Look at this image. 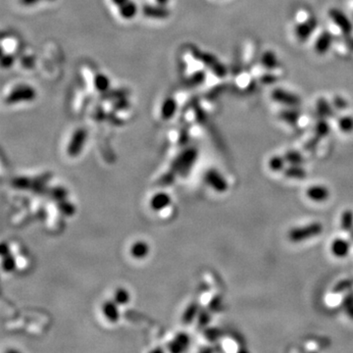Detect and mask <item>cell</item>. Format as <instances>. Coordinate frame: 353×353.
<instances>
[{"instance_id":"1","label":"cell","mask_w":353,"mask_h":353,"mask_svg":"<svg viewBox=\"0 0 353 353\" xmlns=\"http://www.w3.org/2000/svg\"><path fill=\"white\" fill-rule=\"evenodd\" d=\"M316 29V19L312 12L306 7L296 9L291 20V33L295 40L300 43L310 40Z\"/></svg>"},{"instance_id":"2","label":"cell","mask_w":353,"mask_h":353,"mask_svg":"<svg viewBox=\"0 0 353 353\" xmlns=\"http://www.w3.org/2000/svg\"><path fill=\"white\" fill-rule=\"evenodd\" d=\"M198 158V150L194 147L187 148L177 155L176 159L173 161L171 166V171L176 176H185L190 174V171L194 167L195 162Z\"/></svg>"},{"instance_id":"3","label":"cell","mask_w":353,"mask_h":353,"mask_svg":"<svg viewBox=\"0 0 353 353\" xmlns=\"http://www.w3.org/2000/svg\"><path fill=\"white\" fill-rule=\"evenodd\" d=\"M37 91L31 85L21 84L12 88L6 95L4 101L7 105H15L21 103H29L35 100Z\"/></svg>"},{"instance_id":"4","label":"cell","mask_w":353,"mask_h":353,"mask_svg":"<svg viewBox=\"0 0 353 353\" xmlns=\"http://www.w3.org/2000/svg\"><path fill=\"white\" fill-rule=\"evenodd\" d=\"M328 24H329V32L331 35L346 36L353 30V25L349 22L347 17L339 11L330 10L328 13Z\"/></svg>"},{"instance_id":"5","label":"cell","mask_w":353,"mask_h":353,"mask_svg":"<svg viewBox=\"0 0 353 353\" xmlns=\"http://www.w3.org/2000/svg\"><path fill=\"white\" fill-rule=\"evenodd\" d=\"M323 230L324 228L321 223L314 222L303 227L291 229L287 234V238L291 243H301L318 237L323 233Z\"/></svg>"},{"instance_id":"6","label":"cell","mask_w":353,"mask_h":353,"mask_svg":"<svg viewBox=\"0 0 353 353\" xmlns=\"http://www.w3.org/2000/svg\"><path fill=\"white\" fill-rule=\"evenodd\" d=\"M87 140H88V132L84 128L77 129L73 133L69 141V143L67 145L68 156L72 158H76L80 156L85 148Z\"/></svg>"},{"instance_id":"7","label":"cell","mask_w":353,"mask_h":353,"mask_svg":"<svg viewBox=\"0 0 353 353\" xmlns=\"http://www.w3.org/2000/svg\"><path fill=\"white\" fill-rule=\"evenodd\" d=\"M204 181L210 188L219 193H224L229 189V183L226 177L214 168L208 169L205 172Z\"/></svg>"},{"instance_id":"8","label":"cell","mask_w":353,"mask_h":353,"mask_svg":"<svg viewBox=\"0 0 353 353\" xmlns=\"http://www.w3.org/2000/svg\"><path fill=\"white\" fill-rule=\"evenodd\" d=\"M312 36H313V39H310V40L313 43V49L316 53L325 54L331 48L333 35L329 32V30L318 31L316 29V31Z\"/></svg>"},{"instance_id":"9","label":"cell","mask_w":353,"mask_h":353,"mask_svg":"<svg viewBox=\"0 0 353 353\" xmlns=\"http://www.w3.org/2000/svg\"><path fill=\"white\" fill-rule=\"evenodd\" d=\"M142 14L152 20H165L168 19L171 15V11L168 6H163L159 4H145L142 7Z\"/></svg>"},{"instance_id":"10","label":"cell","mask_w":353,"mask_h":353,"mask_svg":"<svg viewBox=\"0 0 353 353\" xmlns=\"http://www.w3.org/2000/svg\"><path fill=\"white\" fill-rule=\"evenodd\" d=\"M171 196L165 191H158L150 198L149 205L153 211L160 212L166 209L171 204Z\"/></svg>"},{"instance_id":"11","label":"cell","mask_w":353,"mask_h":353,"mask_svg":"<svg viewBox=\"0 0 353 353\" xmlns=\"http://www.w3.org/2000/svg\"><path fill=\"white\" fill-rule=\"evenodd\" d=\"M101 311L105 319L110 323H117L120 320L121 314L119 305L114 300H106L102 304Z\"/></svg>"},{"instance_id":"12","label":"cell","mask_w":353,"mask_h":353,"mask_svg":"<svg viewBox=\"0 0 353 353\" xmlns=\"http://www.w3.org/2000/svg\"><path fill=\"white\" fill-rule=\"evenodd\" d=\"M307 197L314 202H324L329 199L330 191L325 185H311L306 190Z\"/></svg>"},{"instance_id":"13","label":"cell","mask_w":353,"mask_h":353,"mask_svg":"<svg viewBox=\"0 0 353 353\" xmlns=\"http://www.w3.org/2000/svg\"><path fill=\"white\" fill-rule=\"evenodd\" d=\"M351 244L349 241L338 238L335 239L331 245V252L337 258H345L350 254Z\"/></svg>"},{"instance_id":"14","label":"cell","mask_w":353,"mask_h":353,"mask_svg":"<svg viewBox=\"0 0 353 353\" xmlns=\"http://www.w3.org/2000/svg\"><path fill=\"white\" fill-rule=\"evenodd\" d=\"M117 10H118V13H119L120 17L123 20L131 21V20L136 18V16L138 15L140 9H139V6H138L136 1L129 0L125 4H123L122 6L117 8Z\"/></svg>"},{"instance_id":"15","label":"cell","mask_w":353,"mask_h":353,"mask_svg":"<svg viewBox=\"0 0 353 353\" xmlns=\"http://www.w3.org/2000/svg\"><path fill=\"white\" fill-rule=\"evenodd\" d=\"M150 251V247L144 241H137L130 247V254L133 258L141 260L145 258Z\"/></svg>"},{"instance_id":"16","label":"cell","mask_w":353,"mask_h":353,"mask_svg":"<svg viewBox=\"0 0 353 353\" xmlns=\"http://www.w3.org/2000/svg\"><path fill=\"white\" fill-rule=\"evenodd\" d=\"M190 344V337L186 333H178L174 340L170 343L169 349L172 353L184 352Z\"/></svg>"},{"instance_id":"17","label":"cell","mask_w":353,"mask_h":353,"mask_svg":"<svg viewBox=\"0 0 353 353\" xmlns=\"http://www.w3.org/2000/svg\"><path fill=\"white\" fill-rule=\"evenodd\" d=\"M199 311H200V308H199L198 303H195V302L190 303L183 311V314L181 316L182 323L185 325H190L191 323H193V321L195 319H197Z\"/></svg>"},{"instance_id":"18","label":"cell","mask_w":353,"mask_h":353,"mask_svg":"<svg viewBox=\"0 0 353 353\" xmlns=\"http://www.w3.org/2000/svg\"><path fill=\"white\" fill-rule=\"evenodd\" d=\"M176 112V102L174 98H167L161 107V116L163 120H170Z\"/></svg>"},{"instance_id":"19","label":"cell","mask_w":353,"mask_h":353,"mask_svg":"<svg viewBox=\"0 0 353 353\" xmlns=\"http://www.w3.org/2000/svg\"><path fill=\"white\" fill-rule=\"evenodd\" d=\"M283 175L288 178L302 179L307 176V173L300 165H289L283 170Z\"/></svg>"},{"instance_id":"20","label":"cell","mask_w":353,"mask_h":353,"mask_svg":"<svg viewBox=\"0 0 353 353\" xmlns=\"http://www.w3.org/2000/svg\"><path fill=\"white\" fill-rule=\"evenodd\" d=\"M113 300L119 305V306H123L126 305L130 302L131 300V294L130 292L124 288V287H118L113 295Z\"/></svg>"},{"instance_id":"21","label":"cell","mask_w":353,"mask_h":353,"mask_svg":"<svg viewBox=\"0 0 353 353\" xmlns=\"http://www.w3.org/2000/svg\"><path fill=\"white\" fill-rule=\"evenodd\" d=\"M341 228L344 232H352L353 230V211L347 209L343 212L341 217Z\"/></svg>"},{"instance_id":"22","label":"cell","mask_w":353,"mask_h":353,"mask_svg":"<svg viewBox=\"0 0 353 353\" xmlns=\"http://www.w3.org/2000/svg\"><path fill=\"white\" fill-rule=\"evenodd\" d=\"M353 288V278H348L340 281L333 287L334 293H344L349 292Z\"/></svg>"},{"instance_id":"23","label":"cell","mask_w":353,"mask_h":353,"mask_svg":"<svg viewBox=\"0 0 353 353\" xmlns=\"http://www.w3.org/2000/svg\"><path fill=\"white\" fill-rule=\"evenodd\" d=\"M94 86H95V88L98 91L105 92L110 88L111 81L106 75L97 74L96 77L94 78Z\"/></svg>"},{"instance_id":"24","label":"cell","mask_w":353,"mask_h":353,"mask_svg":"<svg viewBox=\"0 0 353 353\" xmlns=\"http://www.w3.org/2000/svg\"><path fill=\"white\" fill-rule=\"evenodd\" d=\"M285 162L289 165H301L304 162L302 154L295 150H289L283 155Z\"/></svg>"},{"instance_id":"25","label":"cell","mask_w":353,"mask_h":353,"mask_svg":"<svg viewBox=\"0 0 353 353\" xmlns=\"http://www.w3.org/2000/svg\"><path fill=\"white\" fill-rule=\"evenodd\" d=\"M285 159L284 157L282 156H273L270 160H269V168L271 171L273 172H281V171H283L285 168H284V165H285Z\"/></svg>"},{"instance_id":"26","label":"cell","mask_w":353,"mask_h":353,"mask_svg":"<svg viewBox=\"0 0 353 353\" xmlns=\"http://www.w3.org/2000/svg\"><path fill=\"white\" fill-rule=\"evenodd\" d=\"M58 209L66 217H72L76 213V207L72 202L67 201L66 199H63L61 201H58Z\"/></svg>"},{"instance_id":"27","label":"cell","mask_w":353,"mask_h":353,"mask_svg":"<svg viewBox=\"0 0 353 353\" xmlns=\"http://www.w3.org/2000/svg\"><path fill=\"white\" fill-rule=\"evenodd\" d=\"M330 131H331V128L330 126L328 125V123L324 120H321L319 121L315 128H314V133H315V136L318 137L319 139H323V138H326L329 134H330Z\"/></svg>"},{"instance_id":"28","label":"cell","mask_w":353,"mask_h":353,"mask_svg":"<svg viewBox=\"0 0 353 353\" xmlns=\"http://www.w3.org/2000/svg\"><path fill=\"white\" fill-rule=\"evenodd\" d=\"M343 307L347 316L353 320V291L352 290L346 294L343 300Z\"/></svg>"},{"instance_id":"29","label":"cell","mask_w":353,"mask_h":353,"mask_svg":"<svg viewBox=\"0 0 353 353\" xmlns=\"http://www.w3.org/2000/svg\"><path fill=\"white\" fill-rule=\"evenodd\" d=\"M338 125L339 129L345 134H350L353 132V118L352 116H343L339 120Z\"/></svg>"},{"instance_id":"30","label":"cell","mask_w":353,"mask_h":353,"mask_svg":"<svg viewBox=\"0 0 353 353\" xmlns=\"http://www.w3.org/2000/svg\"><path fill=\"white\" fill-rule=\"evenodd\" d=\"M2 270L6 273H11L13 272L15 269H16V266H17V262H16V259L14 258V256L10 253L4 257H2Z\"/></svg>"},{"instance_id":"31","label":"cell","mask_w":353,"mask_h":353,"mask_svg":"<svg viewBox=\"0 0 353 353\" xmlns=\"http://www.w3.org/2000/svg\"><path fill=\"white\" fill-rule=\"evenodd\" d=\"M210 320H211V313L208 310H200L199 311V314L196 319L199 328L205 329L208 326Z\"/></svg>"},{"instance_id":"32","label":"cell","mask_w":353,"mask_h":353,"mask_svg":"<svg viewBox=\"0 0 353 353\" xmlns=\"http://www.w3.org/2000/svg\"><path fill=\"white\" fill-rule=\"evenodd\" d=\"M204 336L205 338L209 341V342H216L220 339L221 337V330L220 329H217V328H208V329H205V332H204Z\"/></svg>"},{"instance_id":"33","label":"cell","mask_w":353,"mask_h":353,"mask_svg":"<svg viewBox=\"0 0 353 353\" xmlns=\"http://www.w3.org/2000/svg\"><path fill=\"white\" fill-rule=\"evenodd\" d=\"M222 307V297L221 296H216L214 297L209 304V308L211 311H219Z\"/></svg>"},{"instance_id":"34","label":"cell","mask_w":353,"mask_h":353,"mask_svg":"<svg viewBox=\"0 0 353 353\" xmlns=\"http://www.w3.org/2000/svg\"><path fill=\"white\" fill-rule=\"evenodd\" d=\"M14 61H15V59L12 55H10V54L3 55L2 56V67L6 68V69L11 68L14 64Z\"/></svg>"},{"instance_id":"35","label":"cell","mask_w":353,"mask_h":353,"mask_svg":"<svg viewBox=\"0 0 353 353\" xmlns=\"http://www.w3.org/2000/svg\"><path fill=\"white\" fill-rule=\"evenodd\" d=\"M54 1H56V0H19V2L23 6H26V7L35 6V5H37L42 2H54Z\"/></svg>"},{"instance_id":"36","label":"cell","mask_w":353,"mask_h":353,"mask_svg":"<svg viewBox=\"0 0 353 353\" xmlns=\"http://www.w3.org/2000/svg\"><path fill=\"white\" fill-rule=\"evenodd\" d=\"M0 251H1V257H4V256H6V255H8V254H10V250H9V247L5 244V243H3L2 245H1V247H0Z\"/></svg>"},{"instance_id":"37","label":"cell","mask_w":353,"mask_h":353,"mask_svg":"<svg viewBox=\"0 0 353 353\" xmlns=\"http://www.w3.org/2000/svg\"><path fill=\"white\" fill-rule=\"evenodd\" d=\"M127 1H129V0H111L112 4H113L116 8H119L120 6H122L123 4H125Z\"/></svg>"},{"instance_id":"38","label":"cell","mask_w":353,"mask_h":353,"mask_svg":"<svg viewBox=\"0 0 353 353\" xmlns=\"http://www.w3.org/2000/svg\"><path fill=\"white\" fill-rule=\"evenodd\" d=\"M171 0H155V2L159 5H163V6H168V4L170 3Z\"/></svg>"},{"instance_id":"39","label":"cell","mask_w":353,"mask_h":353,"mask_svg":"<svg viewBox=\"0 0 353 353\" xmlns=\"http://www.w3.org/2000/svg\"><path fill=\"white\" fill-rule=\"evenodd\" d=\"M351 239L353 241V230L351 232Z\"/></svg>"}]
</instances>
